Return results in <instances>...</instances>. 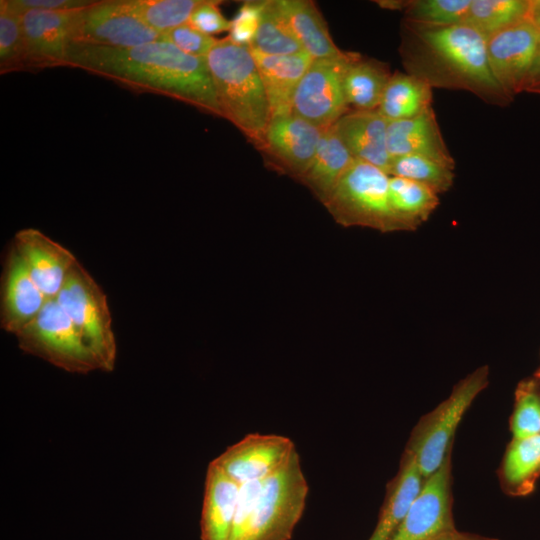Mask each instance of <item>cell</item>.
Here are the masks:
<instances>
[{"label": "cell", "instance_id": "obj_23", "mask_svg": "<svg viewBox=\"0 0 540 540\" xmlns=\"http://www.w3.org/2000/svg\"><path fill=\"white\" fill-rule=\"evenodd\" d=\"M277 3L300 45L313 60L344 53L332 40L326 22L313 1L277 0Z\"/></svg>", "mask_w": 540, "mask_h": 540}, {"label": "cell", "instance_id": "obj_24", "mask_svg": "<svg viewBox=\"0 0 540 540\" xmlns=\"http://www.w3.org/2000/svg\"><path fill=\"white\" fill-rule=\"evenodd\" d=\"M424 482L414 456L407 452L391 484L376 527L368 540H390L407 515Z\"/></svg>", "mask_w": 540, "mask_h": 540}, {"label": "cell", "instance_id": "obj_12", "mask_svg": "<svg viewBox=\"0 0 540 540\" xmlns=\"http://www.w3.org/2000/svg\"><path fill=\"white\" fill-rule=\"evenodd\" d=\"M325 131L293 113L276 116L258 147L279 170L297 180L308 169Z\"/></svg>", "mask_w": 540, "mask_h": 540}, {"label": "cell", "instance_id": "obj_7", "mask_svg": "<svg viewBox=\"0 0 540 540\" xmlns=\"http://www.w3.org/2000/svg\"><path fill=\"white\" fill-rule=\"evenodd\" d=\"M19 348L70 373L87 374L101 366L55 299L16 335Z\"/></svg>", "mask_w": 540, "mask_h": 540}, {"label": "cell", "instance_id": "obj_13", "mask_svg": "<svg viewBox=\"0 0 540 540\" xmlns=\"http://www.w3.org/2000/svg\"><path fill=\"white\" fill-rule=\"evenodd\" d=\"M540 43V31L524 20L486 41L491 71L502 89L514 99L525 82Z\"/></svg>", "mask_w": 540, "mask_h": 540}, {"label": "cell", "instance_id": "obj_5", "mask_svg": "<svg viewBox=\"0 0 540 540\" xmlns=\"http://www.w3.org/2000/svg\"><path fill=\"white\" fill-rule=\"evenodd\" d=\"M55 300L98 359L101 371H113L117 345L107 297L78 261L68 273Z\"/></svg>", "mask_w": 540, "mask_h": 540}, {"label": "cell", "instance_id": "obj_25", "mask_svg": "<svg viewBox=\"0 0 540 540\" xmlns=\"http://www.w3.org/2000/svg\"><path fill=\"white\" fill-rule=\"evenodd\" d=\"M387 64L358 54L350 63L343 86L350 110H377L391 77Z\"/></svg>", "mask_w": 540, "mask_h": 540}, {"label": "cell", "instance_id": "obj_9", "mask_svg": "<svg viewBox=\"0 0 540 540\" xmlns=\"http://www.w3.org/2000/svg\"><path fill=\"white\" fill-rule=\"evenodd\" d=\"M358 53L314 59L301 78L292 101V113L328 129L350 111L344 94V76Z\"/></svg>", "mask_w": 540, "mask_h": 540}, {"label": "cell", "instance_id": "obj_37", "mask_svg": "<svg viewBox=\"0 0 540 540\" xmlns=\"http://www.w3.org/2000/svg\"><path fill=\"white\" fill-rule=\"evenodd\" d=\"M265 1L245 2L231 20L228 38L235 44L249 47L256 35Z\"/></svg>", "mask_w": 540, "mask_h": 540}, {"label": "cell", "instance_id": "obj_6", "mask_svg": "<svg viewBox=\"0 0 540 540\" xmlns=\"http://www.w3.org/2000/svg\"><path fill=\"white\" fill-rule=\"evenodd\" d=\"M309 486L300 456L262 482L242 540H289L305 509Z\"/></svg>", "mask_w": 540, "mask_h": 540}, {"label": "cell", "instance_id": "obj_11", "mask_svg": "<svg viewBox=\"0 0 540 540\" xmlns=\"http://www.w3.org/2000/svg\"><path fill=\"white\" fill-rule=\"evenodd\" d=\"M283 435L251 433L213 461L238 485L262 481L279 471L296 453Z\"/></svg>", "mask_w": 540, "mask_h": 540}, {"label": "cell", "instance_id": "obj_21", "mask_svg": "<svg viewBox=\"0 0 540 540\" xmlns=\"http://www.w3.org/2000/svg\"><path fill=\"white\" fill-rule=\"evenodd\" d=\"M239 487L214 461L208 465L201 513V540H230Z\"/></svg>", "mask_w": 540, "mask_h": 540}, {"label": "cell", "instance_id": "obj_31", "mask_svg": "<svg viewBox=\"0 0 540 540\" xmlns=\"http://www.w3.org/2000/svg\"><path fill=\"white\" fill-rule=\"evenodd\" d=\"M389 176L418 182L439 195L452 187L455 173L454 169L435 160L417 155H403L391 159Z\"/></svg>", "mask_w": 540, "mask_h": 540}, {"label": "cell", "instance_id": "obj_27", "mask_svg": "<svg viewBox=\"0 0 540 540\" xmlns=\"http://www.w3.org/2000/svg\"><path fill=\"white\" fill-rule=\"evenodd\" d=\"M389 200L402 231L416 230L439 205V195L418 182L390 176Z\"/></svg>", "mask_w": 540, "mask_h": 540}, {"label": "cell", "instance_id": "obj_33", "mask_svg": "<svg viewBox=\"0 0 540 540\" xmlns=\"http://www.w3.org/2000/svg\"><path fill=\"white\" fill-rule=\"evenodd\" d=\"M472 0H411L407 1L404 20L428 26L460 24Z\"/></svg>", "mask_w": 540, "mask_h": 540}, {"label": "cell", "instance_id": "obj_43", "mask_svg": "<svg viewBox=\"0 0 540 540\" xmlns=\"http://www.w3.org/2000/svg\"><path fill=\"white\" fill-rule=\"evenodd\" d=\"M526 20L540 31V0H529Z\"/></svg>", "mask_w": 540, "mask_h": 540}, {"label": "cell", "instance_id": "obj_18", "mask_svg": "<svg viewBox=\"0 0 540 540\" xmlns=\"http://www.w3.org/2000/svg\"><path fill=\"white\" fill-rule=\"evenodd\" d=\"M387 149L391 159L417 155L455 169V160L444 141L433 107L411 119L388 121Z\"/></svg>", "mask_w": 540, "mask_h": 540}, {"label": "cell", "instance_id": "obj_41", "mask_svg": "<svg viewBox=\"0 0 540 540\" xmlns=\"http://www.w3.org/2000/svg\"><path fill=\"white\" fill-rule=\"evenodd\" d=\"M524 92L540 94V43L533 65L525 82Z\"/></svg>", "mask_w": 540, "mask_h": 540}, {"label": "cell", "instance_id": "obj_1", "mask_svg": "<svg viewBox=\"0 0 540 540\" xmlns=\"http://www.w3.org/2000/svg\"><path fill=\"white\" fill-rule=\"evenodd\" d=\"M66 66L222 117L206 58L188 55L162 39L130 47L70 43Z\"/></svg>", "mask_w": 540, "mask_h": 540}, {"label": "cell", "instance_id": "obj_19", "mask_svg": "<svg viewBox=\"0 0 540 540\" xmlns=\"http://www.w3.org/2000/svg\"><path fill=\"white\" fill-rule=\"evenodd\" d=\"M388 121L378 110H350L333 128L354 159L367 162L389 175Z\"/></svg>", "mask_w": 540, "mask_h": 540}, {"label": "cell", "instance_id": "obj_10", "mask_svg": "<svg viewBox=\"0 0 540 540\" xmlns=\"http://www.w3.org/2000/svg\"><path fill=\"white\" fill-rule=\"evenodd\" d=\"M128 8L125 0L94 1L74 12L70 42L109 47H130L161 40Z\"/></svg>", "mask_w": 540, "mask_h": 540}, {"label": "cell", "instance_id": "obj_30", "mask_svg": "<svg viewBox=\"0 0 540 540\" xmlns=\"http://www.w3.org/2000/svg\"><path fill=\"white\" fill-rule=\"evenodd\" d=\"M130 11L161 36L188 22L202 0H125Z\"/></svg>", "mask_w": 540, "mask_h": 540}, {"label": "cell", "instance_id": "obj_39", "mask_svg": "<svg viewBox=\"0 0 540 540\" xmlns=\"http://www.w3.org/2000/svg\"><path fill=\"white\" fill-rule=\"evenodd\" d=\"M220 1L202 0L193 11L188 23L198 31L212 36L213 34L229 31L231 20L226 19L218 5Z\"/></svg>", "mask_w": 540, "mask_h": 540}, {"label": "cell", "instance_id": "obj_32", "mask_svg": "<svg viewBox=\"0 0 540 540\" xmlns=\"http://www.w3.org/2000/svg\"><path fill=\"white\" fill-rule=\"evenodd\" d=\"M26 69L22 15L7 0L0 1V72Z\"/></svg>", "mask_w": 540, "mask_h": 540}, {"label": "cell", "instance_id": "obj_4", "mask_svg": "<svg viewBox=\"0 0 540 540\" xmlns=\"http://www.w3.org/2000/svg\"><path fill=\"white\" fill-rule=\"evenodd\" d=\"M389 178L381 169L355 159L324 206L344 227L402 231L390 205Z\"/></svg>", "mask_w": 540, "mask_h": 540}, {"label": "cell", "instance_id": "obj_28", "mask_svg": "<svg viewBox=\"0 0 540 540\" xmlns=\"http://www.w3.org/2000/svg\"><path fill=\"white\" fill-rule=\"evenodd\" d=\"M529 0H472L460 24L478 32L486 41L526 20Z\"/></svg>", "mask_w": 540, "mask_h": 540}, {"label": "cell", "instance_id": "obj_2", "mask_svg": "<svg viewBox=\"0 0 540 540\" xmlns=\"http://www.w3.org/2000/svg\"><path fill=\"white\" fill-rule=\"evenodd\" d=\"M399 54L406 73L432 88L464 90L500 107L513 101L496 81L486 40L463 25L428 26L402 20Z\"/></svg>", "mask_w": 540, "mask_h": 540}, {"label": "cell", "instance_id": "obj_8", "mask_svg": "<svg viewBox=\"0 0 540 540\" xmlns=\"http://www.w3.org/2000/svg\"><path fill=\"white\" fill-rule=\"evenodd\" d=\"M488 368H478L456 385L450 396L427 418L410 446L424 479L448 459L447 451L465 412L487 386Z\"/></svg>", "mask_w": 540, "mask_h": 540}, {"label": "cell", "instance_id": "obj_34", "mask_svg": "<svg viewBox=\"0 0 540 540\" xmlns=\"http://www.w3.org/2000/svg\"><path fill=\"white\" fill-rule=\"evenodd\" d=\"M540 471V434L513 439L504 459L505 479L513 485L532 479Z\"/></svg>", "mask_w": 540, "mask_h": 540}, {"label": "cell", "instance_id": "obj_17", "mask_svg": "<svg viewBox=\"0 0 540 540\" xmlns=\"http://www.w3.org/2000/svg\"><path fill=\"white\" fill-rule=\"evenodd\" d=\"M47 300L12 244L5 259L1 281L2 329L16 335L38 315Z\"/></svg>", "mask_w": 540, "mask_h": 540}, {"label": "cell", "instance_id": "obj_16", "mask_svg": "<svg viewBox=\"0 0 540 540\" xmlns=\"http://www.w3.org/2000/svg\"><path fill=\"white\" fill-rule=\"evenodd\" d=\"M13 245L42 293L47 299H55L77 262L73 253L34 228L18 231Z\"/></svg>", "mask_w": 540, "mask_h": 540}, {"label": "cell", "instance_id": "obj_36", "mask_svg": "<svg viewBox=\"0 0 540 540\" xmlns=\"http://www.w3.org/2000/svg\"><path fill=\"white\" fill-rule=\"evenodd\" d=\"M162 40L188 55L206 58L219 39L198 31L187 22L166 32Z\"/></svg>", "mask_w": 540, "mask_h": 540}, {"label": "cell", "instance_id": "obj_35", "mask_svg": "<svg viewBox=\"0 0 540 540\" xmlns=\"http://www.w3.org/2000/svg\"><path fill=\"white\" fill-rule=\"evenodd\" d=\"M511 429L514 439L540 434V398L532 382L522 383L517 389Z\"/></svg>", "mask_w": 540, "mask_h": 540}, {"label": "cell", "instance_id": "obj_40", "mask_svg": "<svg viewBox=\"0 0 540 540\" xmlns=\"http://www.w3.org/2000/svg\"><path fill=\"white\" fill-rule=\"evenodd\" d=\"M20 14L27 10L73 11L85 8L94 1L88 0H7Z\"/></svg>", "mask_w": 540, "mask_h": 540}, {"label": "cell", "instance_id": "obj_20", "mask_svg": "<svg viewBox=\"0 0 540 540\" xmlns=\"http://www.w3.org/2000/svg\"><path fill=\"white\" fill-rule=\"evenodd\" d=\"M251 53L266 92L271 118L291 114L293 96L313 59L306 52L266 55L251 50Z\"/></svg>", "mask_w": 540, "mask_h": 540}, {"label": "cell", "instance_id": "obj_42", "mask_svg": "<svg viewBox=\"0 0 540 540\" xmlns=\"http://www.w3.org/2000/svg\"><path fill=\"white\" fill-rule=\"evenodd\" d=\"M430 540H495V539L462 533V532L457 531L455 528H453Z\"/></svg>", "mask_w": 540, "mask_h": 540}, {"label": "cell", "instance_id": "obj_14", "mask_svg": "<svg viewBox=\"0 0 540 540\" xmlns=\"http://www.w3.org/2000/svg\"><path fill=\"white\" fill-rule=\"evenodd\" d=\"M449 460L424 479L407 515L390 540H430L454 528L450 511Z\"/></svg>", "mask_w": 540, "mask_h": 540}, {"label": "cell", "instance_id": "obj_15", "mask_svg": "<svg viewBox=\"0 0 540 540\" xmlns=\"http://www.w3.org/2000/svg\"><path fill=\"white\" fill-rule=\"evenodd\" d=\"M73 11L27 10L22 13L26 70L66 66Z\"/></svg>", "mask_w": 540, "mask_h": 540}, {"label": "cell", "instance_id": "obj_29", "mask_svg": "<svg viewBox=\"0 0 540 540\" xmlns=\"http://www.w3.org/2000/svg\"><path fill=\"white\" fill-rule=\"evenodd\" d=\"M250 49L266 55L305 52L280 10L277 0L265 1Z\"/></svg>", "mask_w": 540, "mask_h": 540}, {"label": "cell", "instance_id": "obj_38", "mask_svg": "<svg viewBox=\"0 0 540 540\" xmlns=\"http://www.w3.org/2000/svg\"><path fill=\"white\" fill-rule=\"evenodd\" d=\"M262 482L263 480L252 481L240 485L230 540L243 539L259 496Z\"/></svg>", "mask_w": 540, "mask_h": 540}, {"label": "cell", "instance_id": "obj_3", "mask_svg": "<svg viewBox=\"0 0 540 540\" xmlns=\"http://www.w3.org/2000/svg\"><path fill=\"white\" fill-rule=\"evenodd\" d=\"M222 117L257 146L271 119L266 92L249 47L219 39L206 57Z\"/></svg>", "mask_w": 540, "mask_h": 540}, {"label": "cell", "instance_id": "obj_22", "mask_svg": "<svg viewBox=\"0 0 540 540\" xmlns=\"http://www.w3.org/2000/svg\"><path fill=\"white\" fill-rule=\"evenodd\" d=\"M354 160L331 126L321 137L308 169L297 180L324 205Z\"/></svg>", "mask_w": 540, "mask_h": 540}, {"label": "cell", "instance_id": "obj_26", "mask_svg": "<svg viewBox=\"0 0 540 540\" xmlns=\"http://www.w3.org/2000/svg\"><path fill=\"white\" fill-rule=\"evenodd\" d=\"M432 87L417 76L394 72L384 90L379 113L387 121L419 116L432 107Z\"/></svg>", "mask_w": 540, "mask_h": 540}]
</instances>
